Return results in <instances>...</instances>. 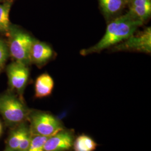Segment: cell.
Returning a JSON list of instances; mask_svg holds the SVG:
<instances>
[{
    "instance_id": "cell-15",
    "label": "cell",
    "mask_w": 151,
    "mask_h": 151,
    "mask_svg": "<svg viewBox=\"0 0 151 151\" xmlns=\"http://www.w3.org/2000/svg\"><path fill=\"white\" fill-rule=\"evenodd\" d=\"M48 137L32 134V140L27 151H44V147Z\"/></svg>"
},
{
    "instance_id": "cell-12",
    "label": "cell",
    "mask_w": 151,
    "mask_h": 151,
    "mask_svg": "<svg viewBox=\"0 0 151 151\" xmlns=\"http://www.w3.org/2000/svg\"><path fill=\"white\" fill-rule=\"evenodd\" d=\"M29 128L27 125L22 124L14 130L7 140L5 151H17L20 143Z\"/></svg>"
},
{
    "instance_id": "cell-7",
    "label": "cell",
    "mask_w": 151,
    "mask_h": 151,
    "mask_svg": "<svg viewBox=\"0 0 151 151\" xmlns=\"http://www.w3.org/2000/svg\"><path fill=\"white\" fill-rule=\"evenodd\" d=\"M7 72L10 85L22 93L27 85L29 76L27 65L16 61L8 66Z\"/></svg>"
},
{
    "instance_id": "cell-13",
    "label": "cell",
    "mask_w": 151,
    "mask_h": 151,
    "mask_svg": "<svg viewBox=\"0 0 151 151\" xmlns=\"http://www.w3.org/2000/svg\"><path fill=\"white\" fill-rule=\"evenodd\" d=\"M97 146V143L91 137L82 134L75 139L72 149L74 151H94Z\"/></svg>"
},
{
    "instance_id": "cell-4",
    "label": "cell",
    "mask_w": 151,
    "mask_h": 151,
    "mask_svg": "<svg viewBox=\"0 0 151 151\" xmlns=\"http://www.w3.org/2000/svg\"><path fill=\"white\" fill-rule=\"evenodd\" d=\"M10 34L11 56L17 62L29 65L31 63L30 52L34 39L27 32L20 30H12Z\"/></svg>"
},
{
    "instance_id": "cell-5",
    "label": "cell",
    "mask_w": 151,
    "mask_h": 151,
    "mask_svg": "<svg viewBox=\"0 0 151 151\" xmlns=\"http://www.w3.org/2000/svg\"><path fill=\"white\" fill-rule=\"evenodd\" d=\"M115 51H130L150 53L151 52V27L133 34L123 42L115 46Z\"/></svg>"
},
{
    "instance_id": "cell-16",
    "label": "cell",
    "mask_w": 151,
    "mask_h": 151,
    "mask_svg": "<svg viewBox=\"0 0 151 151\" xmlns=\"http://www.w3.org/2000/svg\"><path fill=\"white\" fill-rule=\"evenodd\" d=\"M32 133L29 127L24 134L22 141L20 143L17 151H27L32 140Z\"/></svg>"
},
{
    "instance_id": "cell-1",
    "label": "cell",
    "mask_w": 151,
    "mask_h": 151,
    "mask_svg": "<svg viewBox=\"0 0 151 151\" xmlns=\"http://www.w3.org/2000/svg\"><path fill=\"white\" fill-rule=\"evenodd\" d=\"M143 24L130 11L122 16L116 17L108 24L102 39L93 46L81 50L80 54L85 56L100 53L105 49L120 43L134 34Z\"/></svg>"
},
{
    "instance_id": "cell-10",
    "label": "cell",
    "mask_w": 151,
    "mask_h": 151,
    "mask_svg": "<svg viewBox=\"0 0 151 151\" xmlns=\"http://www.w3.org/2000/svg\"><path fill=\"white\" fill-rule=\"evenodd\" d=\"M54 82L52 77L48 73L39 76L35 83V96L43 98L51 95L53 90Z\"/></svg>"
},
{
    "instance_id": "cell-11",
    "label": "cell",
    "mask_w": 151,
    "mask_h": 151,
    "mask_svg": "<svg viewBox=\"0 0 151 151\" xmlns=\"http://www.w3.org/2000/svg\"><path fill=\"white\" fill-rule=\"evenodd\" d=\"M103 14L107 20L114 19L123 9L125 3L123 0H99Z\"/></svg>"
},
{
    "instance_id": "cell-2",
    "label": "cell",
    "mask_w": 151,
    "mask_h": 151,
    "mask_svg": "<svg viewBox=\"0 0 151 151\" xmlns=\"http://www.w3.org/2000/svg\"><path fill=\"white\" fill-rule=\"evenodd\" d=\"M28 118L33 135L48 138L64 129L60 120L50 114L42 111L30 112Z\"/></svg>"
},
{
    "instance_id": "cell-9",
    "label": "cell",
    "mask_w": 151,
    "mask_h": 151,
    "mask_svg": "<svg viewBox=\"0 0 151 151\" xmlns=\"http://www.w3.org/2000/svg\"><path fill=\"white\" fill-rule=\"evenodd\" d=\"M129 11L143 24L151 15V0H131Z\"/></svg>"
},
{
    "instance_id": "cell-18",
    "label": "cell",
    "mask_w": 151,
    "mask_h": 151,
    "mask_svg": "<svg viewBox=\"0 0 151 151\" xmlns=\"http://www.w3.org/2000/svg\"><path fill=\"white\" fill-rule=\"evenodd\" d=\"M123 1H124V2L125 3V4H129L131 0H123Z\"/></svg>"
},
{
    "instance_id": "cell-14",
    "label": "cell",
    "mask_w": 151,
    "mask_h": 151,
    "mask_svg": "<svg viewBox=\"0 0 151 151\" xmlns=\"http://www.w3.org/2000/svg\"><path fill=\"white\" fill-rule=\"evenodd\" d=\"M11 2H6L0 4V31L6 32L10 29L9 14L11 9Z\"/></svg>"
},
{
    "instance_id": "cell-6",
    "label": "cell",
    "mask_w": 151,
    "mask_h": 151,
    "mask_svg": "<svg viewBox=\"0 0 151 151\" xmlns=\"http://www.w3.org/2000/svg\"><path fill=\"white\" fill-rule=\"evenodd\" d=\"M75 133L73 130L63 129L46 140L44 151H70L72 149Z\"/></svg>"
},
{
    "instance_id": "cell-8",
    "label": "cell",
    "mask_w": 151,
    "mask_h": 151,
    "mask_svg": "<svg viewBox=\"0 0 151 151\" xmlns=\"http://www.w3.org/2000/svg\"><path fill=\"white\" fill-rule=\"evenodd\" d=\"M54 55V51L47 44L34 40L30 52V60L38 65L46 63Z\"/></svg>"
},
{
    "instance_id": "cell-17",
    "label": "cell",
    "mask_w": 151,
    "mask_h": 151,
    "mask_svg": "<svg viewBox=\"0 0 151 151\" xmlns=\"http://www.w3.org/2000/svg\"><path fill=\"white\" fill-rule=\"evenodd\" d=\"M8 49L4 42L0 40V70L2 68L8 57Z\"/></svg>"
},
{
    "instance_id": "cell-3",
    "label": "cell",
    "mask_w": 151,
    "mask_h": 151,
    "mask_svg": "<svg viewBox=\"0 0 151 151\" xmlns=\"http://www.w3.org/2000/svg\"><path fill=\"white\" fill-rule=\"evenodd\" d=\"M30 111L18 98L12 95L0 96V114L10 124H19L28 118Z\"/></svg>"
},
{
    "instance_id": "cell-19",
    "label": "cell",
    "mask_w": 151,
    "mask_h": 151,
    "mask_svg": "<svg viewBox=\"0 0 151 151\" xmlns=\"http://www.w3.org/2000/svg\"><path fill=\"white\" fill-rule=\"evenodd\" d=\"M2 125H1V123H0V135H1V133H2Z\"/></svg>"
}]
</instances>
